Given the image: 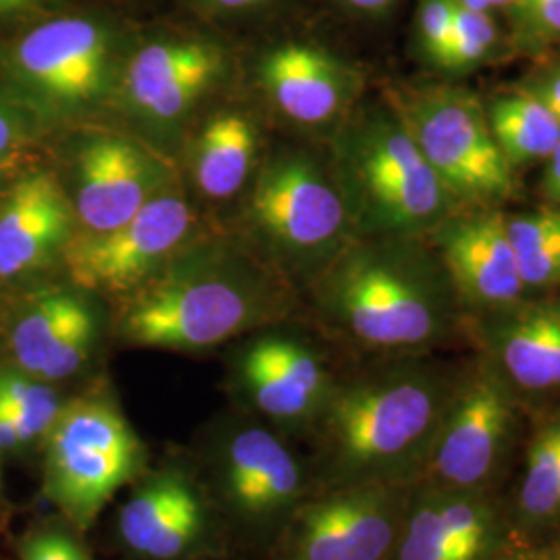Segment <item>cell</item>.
I'll return each mask as SVG.
<instances>
[{
  "label": "cell",
  "instance_id": "6da1fadb",
  "mask_svg": "<svg viewBox=\"0 0 560 560\" xmlns=\"http://www.w3.org/2000/svg\"><path fill=\"white\" fill-rule=\"evenodd\" d=\"M453 386L439 370L420 363L335 381L305 436L312 494L420 483Z\"/></svg>",
  "mask_w": 560,
  "mask_h": 560
},
{
  "label": "cell",
  "instance_id": "d590c367",
  "mask_svg": "<svg viewBox=\"0 0 560 560\" xmlns=\"http://www.w3.org/2000/svg\"><path fill=\"white\" fill-rule=\"evenodd\" d=\"M57 0H0V15H18Z\"/></svg>",
  "mask_w": 560,
  "mask_h": 560
},
{
  "label": "cell",
  "instance_id": "484cf974",
  "mask_svg": "<svg viewBox=\"0 0 560 560\" xmlns=\"http://www.w3.org/2000/svg\"><path fill=\"white\" fill-rule=\"evenodd\" d=\"M0 402L18 423L25 446L44 441L65 400H60L50 382L38 381L21 370H7L0 372Z\"/></svg>",
  "mask_w": 560,
  "mask_h": 560
},
{
  "label": "cell",
  "instance_id": "52a82bcc",
  "mask_svg": "<svg viewBox=\"0 0 560 560\" xmlns=\"http://www.w3.org/2000/svg\"><path fill=\"white\" fill-rule=\"evenodd\" d=\"M390 106L455 200L492 203L513 196V166L476 94L436 85L395 94Z\"/></svg>",
  "mask_w": 560,
  "mask_h": 560
},
{
  "label": "cell",
  "instance_id": "d6986e66",
  "mask_svg": "<svg viewBox=\"0 0 560 560\" xmlns=\"http://www.w3.org/2000/svg\"><path fill=\"white\" fill-rule=\"evenodd\" d=\"M260 85L289 120L316 127L340 119L358 96V78L339 59L310 44H282L264 55Z\"/></svg>",
  "mask_w": 560,
  "mask_h": 560
},
{
  "label": "cell",
  "instance_id": "60d3db41",
  "mask_svg": "<svg viewBox=\"0 0 560 560\" xmlns=\"http://www.w3.org/2000/svg\"><path fill=\"white\" fill-rule=\"evenodd\" d=\"M490 7H504V4H513V0H488Z\"/></svg>",
  "mask_w": 560,
  "mask_h": 560
},
{
  "label": "cell",
  "instance_id": "9c48e42d",
  "mask_svg": "<svg viewBox=\"0 0 560 560\" xmlns=\"http://www.w3.org/2000/svg\"><path fill=\"white\" fill-rule=\"evenodd\" d=\"M247 221L264 245L291 266H310L340 252L349 212L335 177L312 154L280 150L252 185Z\"/></svg>",
  "mask_w": 560,
  "mask_h": 560
},
{
  "label": "cell",
  "instance_id": "5bb4252c",
  "mask_svg": "<svg viewBox=\"0 0 560 560\" xmlns=\"http://www.w3.org/2000/svg\"><path fill=\"white\" fill-rule=\"evenodd\" d=\"M335 378L316 349L291 335L247 340L233 361V386L243 411L289 439H305L318 420Z\"/></svg>",
  "mask_w": 560,
  "mask_h": 560
},
{
  "label": "cell",
  "instance_id": "8fae6325",
  "mask_svg": "<svg viewBox=\"0 0 560 560\" xmlns=\"http://www.w3.org/2000/svg\"><path fill=\"white\" fill-rule=\"evenodd\" d=\"M413 486H353L310 494L260 560H386Z\"/></svg>",
  "mask_w": 560,
  "mask_h": 560
},
{
  "label": "cell",
  "instance_id": "1f68e13d",
  "mask_svg": "<svg viewBox=\"0 0 560 560\" xmlns=\"http://www.w3.org/2000/svg\"><path fill=\"white\" fill-rule=\"evenodd\" d=\"M525 94L540 101L560 120V67L532 81L525 88Z\"/></svg>",
  "mask_w": 560,
  "mask_h": 560
},
{
  "label": "cell",
  "instance_id": "3957f363",
  "mask_svg": "<svg viewBox=\"0 0 560 560\" xmlns=\"http://www.w3.org/2000/svg\"><path fill=\"white\" fill-rule=\"evenodd\" d=\"M339 252L314 287L322 322L355 347L420 351L446 339L459 300L444 266L393 237Z\"/></svg>",
  "mask_w": 560,
  "mask_h": 560
},
{
  "label": "cell",
  "instance_id": "2e32d148",
  "mask_svg": "<svg viewBox=\"0 0 560 560\" xmlns=\"http://www.w3.org/2000/svg\"><path fill=\"white\" fill-rule=\"evenodd\" d=\"M73 212L85 233H104L171 189L173 168L150 148L117 133L83 141L73 168Z\"/></svg>",
  "mask_w": 560,
  "mask_h": 560
},
{
  "label": "cell",
  "instance_id": "9a60e30c",
  "mask_svg": "<svg viewBox=\"0 0 560 560\" xmlns=\"http://www.w3.org/2000/svg\"><path fill=\"white\" fill-rule=\"evenodd\" d=\"M513 529L492 492L420 481L386 560H499L513 546Z\"/></svg>",
  "mask_w": 560,
  "mask_h": 560
},
{
  "label": "cell",
  "instance_id": "30bf717a",
  "mask_svg": "<svg viewBox=\"0 0 560 560\" xmlns=\"http://www.w3.org/2000/svg\"><path fill=\"white\" fill-rule=\"evenodd\" d=\"M515 390L492 363H481L455 382L442 416L425 478L463 492H492L517 442Z\"/></svg>",
  "mask_w": 560,
  "mask_h": 560
},
{
  "label": "cell",
  "instance_id": "74e56055",
  "mask_svg": "<svg viewBox=\"0 0 560 560\" xmlns=\"http://www.w3.org/2000/svg\"><path fill=\"white\" fill-rule=\"evenodd\" d=\"M499 560H541L538 550H527V548H517L511 546Z\"/></svg>",
  "mask_w": 560,
  "mask_h": 560
},
{
  "label": "cell",
  "instance_id": "f546056e",
  "mask_svg": "<svg viewBox=\"0 0 560 560\" xmlns=\"http://www.w3.org/2000/svg\"><path fill=\"white\" fill-rule=\"evenodd\" d=\"M521 25L541 38H560V0H513Z\"/></svg>",
  "mask_w": 560,
  "mask_h": 560
},
{
  "label": "cell",
  "instance_id": "7c38bea8",
  "mask_svg": "<svg viewBox=\"0 0 560 560\" xmlns=\"http://www.w3.org/2000/svg\"><path fill=\"white\" fill-rule=\"evenodd\" d=\"M11 69L55 115L98 108L119 92L122 67L113 34L92 18H57L21 38Z\"/></svg>",
  "mask_w": 560,
  "mask_h": 560
},
{
  "label": "cell",
  "instance_id": "d6a6232c",
  "mask_svg": "<svg viewBox=\"0 0 560 560\" xmlns=\"http://www.w3.org/2000/svg\"><path fill=\"white\" fill-rule=\"evenodd\" d=\"M23 446L18 423L0 402V451H18Z\"/></svg>",
  "mask_w": 560,
  "mask_h": 560
},
{
  "label": "cell",
  "instance_id": "4fadbf2b",
  "mask_svg": "<svg viewBox=\"0 0 560 560\" xmlns=\"http://www.w3.org/2000/svg\"><path fill=\"white\" fill-rule=\"evenodd\" d=\"M191 226L189 203L166 189L119 226L71 237L62 249L67 272L83 291L119 300L179 252Z\"/></svg>",
  "mask_w": 560,
  "mask_h": 560
},
{
  "label": "cell",
  "instance_id": "5b68a950",
  "mask_svg": "<svg viewBox=\"0 0 560 560\" xmlns=\"http://www.w3.org/2000/svg\"><path fill=\"white\" fill-rule=\"evenodd\" d=\"M332 154L349 221L363 235L411 240L434 231L459 203L390 104L368 106L345 120Z\"/></svg>",
  "mask_w": 560,
  "mask_h": 560
},
{
  "label": "cell",
  "instance_id": "d4e9b609",
  "mask_svg": "<svg viewBox=\"0 0 560 560\" xmlns=\"http://www.w3.org/2000/svg\"><path fill=\"white\" fill-rule=\"evenodd\" d=\"M486 115L502 156L513 168L546 161L559 145L560 120L525 92L490 102Z\"/></svg>",
  "mask_w": 560,
  "mask_h": 560
},
{
  "label": "cell",
  "instance_id": "83f0119b",
  "mask_svg": "<svg viewBox=\"0 0 560 560\" xmlns=\"http://www.w3.org/2000/svg\"><path fill=\"white\" fill-rule=\"evenodd\" d=\"M75 527H46L21 544L20 560H94L92 552L75 538Z\"/></svg>",
  "mask_w": 560,
  "mask_h": 560
},
{
  "label": "cell",
  "instance_id": "f35d334b",
  "mask_svg": "<svg viewBox=\"0 0 560 560\" xmlns=\"http://www.w3.org/2000/svg\"><path fill=\"white\" fill-rule=\"evenodd\" d=\"M538 552H540L541 560H560V538L552 541L548 548H541Z\"/></svg>",
  "mask_w": 560,
  "mask_h": 560
},
{
  "label": "cell",
  "instance_id": "e575fe53",
  "mask_svg": "<svg viewBox=\"0 0 560 560\" xmlns=\"http://www.w3.org/2000/svg\"><path fill=\"white\" fill-rule=\"evenodd\" d=\"M201 4L208 11H217V13H237V11H245L252 7H258L266 0H200Z\"/></svg>",
  "mask_w": 560,
  "mask_h": 560
},
{
  "label": "cell",
  "instance_id": "836d02e7",
  "mask_svg": "<svg viewBox=\"0 0 560 560\" xmlns=\"http://www.w3.org/2000/svg\"><path fill=\"white\" fill-rule=\"evenodd\" d=\"M546 161L548 166L544 173V194L552 201H560V141Z\"/></svg>",
  "mask_w": 560,
  "mask_h": 560
},
{
  "label": "cell",
  "instance_id": "277c9868",
  "mask_svg": "<svg viewBox=\"0 0 560 560\" xmlns=\"http://www.w3.org/2000/svg\"><path fill=\"white\" fill-rule=\"evenodd\" d=\"M189 459L240 559L260 560L312 494L307 459L295 441L243 409L208 423Z\"/></svg>",
  "mask_w": 560,
  "mask_h": 560
},
{
  "label": "cell",
  "instance_id": "8992f818",
  "mask_svg": "<svg viewBox=\"0 0 560 560\" xmlns=\"http://www.w3.org/2000/svg\"><path fill=\"white\" fill-rule=\"evenodd\" d=\"M42 446L44 492L80 534L150 465L145 444L106 390L65 400Z\"/></svg>",
  "mask_w": 560,
  "mask_h": 560
},
{
  "label": "cell",
  "instance_id": "ba28073f",
  "mask_svg": "<svg viewBox=\"0 0 560 560\" xmlns=\"http://www.w3.org/2000/svg\"><path fill=\"white\" fill-rule=\"evenodd\" d=\"M115 541L127 560L233 555L194 463L183 455L150 463L129 486V497L115 515Z\"/></svg>",
  "mask_w": 560,
  "mask_h": 560
},
{
  "label": "cell",
  "instance_id": "8d00e7d4",
  "mask_svg": "<svg viewBox=\"0 0 560 560\" xmlns=\"http://www.w3.org/2000/svg\"><path fill=\"white\" fill-rule=\"evenodd\" d=\"M349 7L358 9V11H365V13H378L382 9H386L393 0H342Z\"/></svg>",
  "mask_w": 560,
  "mask_h": 560
},
{
  "label": "cell",
  "instance_id": "44dd1931",
  "mask_svg": "<svg viewBox=\"0 0 560 560\" xmlns=\"http://www.w3.org/2000/svg\"><path fill=\"white\" fill-rule=\"evenodd\" d=\"M488 314L490 363L515 395L560 390V300H521Z\"/></svg>",
  "mask_w": 560,
  "mask_h": 560
},
{
  "label": "cell",
  "instance_id": "7a4b0ae2",
  "mask_svg": "<svg viewBox=\"0 0 560 560\" xmlns=\"http://www.w3.org/2000/svg\"><path fill=\"white\" fill-rule=\"evenodd\" d=\"M287 298L275 272L224 241L183 245L117 300L115 335L127 347L201 353L279 322Z\"/></svg>",
  "mask_w": 560,
  "mask_h": 560
},
{
  "label": "cell",
  "instance_id": "e0dca14e",
  "mask_svg": "<svg viewBox=\"0 0 560 560\" xmlns=\"http://www.w3.org/2000/svg\"><path fill=\"white\" fill-rule=\"evenodd\" d=\"M226 73L219 46L198 40L152 42L127 60L119 92L136 117L168 127L185 119Z\"/></svg>",
  "mask_w": 560,
  "mask_h": 560
},
{
  "label": "cell",
  "instance_id": "f1b7e54d",
  "mask_svg": "<svg viewBox=\"0 0 560 560\" xmlns=\"http://www.w3.org/2000/svg\"><path fill=\"white\" fill-rule=\"evenodd\" d=\"M455 23V0H421L418 27L425 55L436 62L444 60Z\"/></svg>",
  "mask_w": 560,
  "mask_h": 560
},
{
  "label": "cell",
  "instance_id": "603a6c76",
  "mask_svg": "<svg viewBox=\"0 0 560 560\" xmlns=\"http://www.w3.org/2000/svg\"><path fill=\"white\" fill-rule=\"evenodd\" d=\"M258 152L260 131L254 120L240 110L217 113L191 143V179L210 200L233 198L252 177Z\"/></svg>",
  "mask_w": 560,
  "mask_h": 560
},
{
  "label": "cell",
  "instance_id": "cb8c5ba5",
  "mask_svg": "<svg viewBox=\"0 0 560 560\" xmlns=\"http://www.w3.org/2000/svg\"><path fill=\"white\" fill-rule=\"evenodd\" d=\"M560 521V413L532 434L515 497L513 525L534 532Z\"/></svg>",
  "mask_w": 560,
  "mask_h": 560
},
{
  "label": "cell",
  "instance_id": "7402d4cb",
  "mask_svg": "<svg viewBox=\"0 0 560 560\" xmlns=\"http://www.w3.org/2000/svg\"><path fill=\"white\" fill-rule=\"evenodd\" d=\"M73 217L71 200L48 173L18 180L0 208V277L25 275L65 249Z\"/></svg>",
  "mask_w": 560,
  "mask_h": 560
},
{
  "label": "cell",
  "instance_id": "4dcf8cb0",
  "mask_svg": "<svg viewBox=\"0 0 560 560\" xmlns=\"http://www.w3.org/2000/svg\"><path fill=\"white\" fill-rule=\"evenodd\" d=\"M23 125L18 108L0 96V161L23 141Z\"/></svg>",
  "mask_w": 560,
  "mask_h": 560
},
{
  "label": "cell",
  "instance_id": "ffe728a7",
  "mask_svg": "<svg viewBox=\"0 0 560 560\" xmlns=\"http://www.w3.org/2000/svg\"><path fill=\"white\" fill-rule=\"evenodd\" d=\"M98 318L75 293L55 291L34 301L15 322L11 351L21 372L44 382L75 376L92 360Z\"/></svg>",
  "mask_w": 560,
  "mask_h": 560
},
{
  "label": "cell",
  "instance_id": "ab89813d",
  "mask_svg": "<svg viewBox=\"0 0 560 560\" xmlns=\"http://www.w3.org/2000/svg\"><path fill=\"white\" fill-rule=\"evenodd\" d=\"M200 560H241L240 557H235V555H222V557H208V559Z\"/></svg>",
  "mask_w": 560,
  "mask_h": 560
},
{
  "label": "cell",
  "instance_id": "4316f807",
  "mask_svg": "<svg viewBox=\"0 0 560 560\" xmlns=\"http://www.w3.org/2000/svg\"><path fill=\"white\" fill-rule=\"evenodd\" d=\"M497 42V27L488 13L471 11L455 0V23L442 65L463 69L480 62Z\"/></svg>",
  "mask_w": 560,
  "mask_h": 560
},
{
  "label": "cell",
  "instance_id": "ac0fdd59",
  "mask_svg": "<svg viewBox=\"0 0 560 560\" xmlns=\"http://www.w3.org/2000/svg\"><path fill=\"white\" fill-rule=\"evenodd\" d=\"M434 240L459 303L494 312L523 300L525 284L502 214H451L434 229Z\"/></svg>",
  "mask_w": 560,
  "mask_h": 560
}]
</instances>
